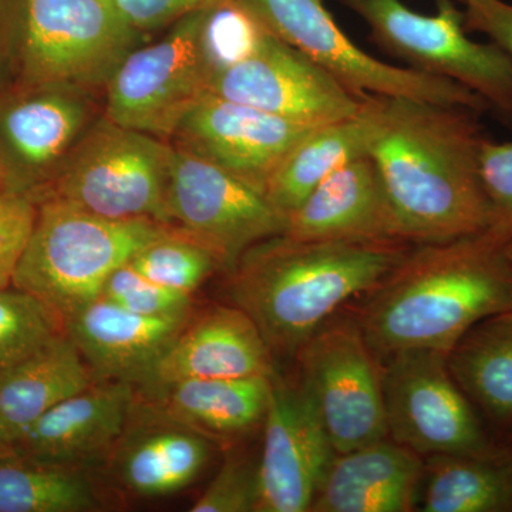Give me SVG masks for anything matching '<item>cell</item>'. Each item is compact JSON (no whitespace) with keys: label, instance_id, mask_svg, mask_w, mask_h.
I'll return each mask as SVG.
<instances>
[{"label":"cell","instance_id":"6da1fadb","mask_svg":"<svg viewBox=\"0 0 512 512\" xmlns=\"http://www.w3.org/2000/svg\"><path fill=\"white\" fill-rule=\"evenodd\" d=\"M372 113L367 156L400 238L412 245L440 244L490 231L481 113L387 96H372Z\"/></svg>","mask_w":512,"mask_h":512},{"label":"cell","instance_id":"7a4b0ae2","mask_svg":"<svg viewBox=\"0 0 512 512\" xmlns=\"http://www.w3.org/2000/svg\"><path fill=\"white\" fill-rule=\"evenodd\" d=\"M505 244L477 237L421 244L366 292L355 319L377 357L406 350L450 355L491 316L512 311V265Z\"/></svg>","mask_w":512,"mask_h":512},{"label":"cell","instance_id":"3957f363","mask_svg":"<svg viewBox=\"0 0 512 512\" xmlns=\"http://www.w3.org/2000/svg\"><path fill=\"white\" fill-rule=\"evenodd\" d=\"M410 245L275 235L241 255L227 272L225 292L229 305L254 320L274 357H293L343 303L390 274Z\"/></svg>","mask_w":512,"mask_h":512},{"label":"cell","instance_id":"277c9868","mask_svg":"<svg viewBox=\"0 0 512 512\" xmlns=\"http://www.w3.org/2000/svg\"><path fill=\"white\" fill-rule=\"evenodd\" d=\"M170 225L107 220L53 198L37 202L35 229L10 286L36 298L64 329L74 313L99 298L114 269Z\"/></svg>","mask_w":512,"mask_h":512},{"label":"cell","instance_id":"5b68a950","mask_svg":"<svg viewBox=\"0 0 512 512\" xmlns=\"http://www.w3.org/2000/svg\"><path fill=\"white\" fill-rule=\"evenodd\" d=\"M175 148L101 116L40 195L114 221L167 220Z\"/></svg>","mask_w":512,"mask_h":512},{"label":"cell","instance_id":"8992f818","mask_svg":"<svg viewBox=\"0 0 512 512\" xmlns=\"http://www.w3.org/2000/svg\"><path fill=\"white\" fill-rule=\"evenodd\" d=\"M370 30L373 42L407 67L466 87L512 130V60L495 43L468 37L464 10L436 0L424 15L402 0H339Z\"/></svg>","mask_w":512,"mask_h":512},{"label":"cell","instance_id":"52a82bcc","mask_svg":"<svg viewBox=\"0 0 512 512\" xmlns=\"http://www.w3.org/2000/svg\"><path fill=\"white\" fill-rule=\"evenodd\" d=\"M144 36L113 0H26L18 84L104 93Z\"/></svg>","mask_w":512,"mask_h":512},{"label":"cell","instance_id":"ba28073f","mask_svg":"<svg viewBox=\"0 0 512 512\" xmlns=\"http://www.w3.org/2000/svg\"><path fill=\"white\" fill-rule=\"evenodd\" d=\"M269 32L335 76L357 96L407 97L484 113L485 101L460 84L382 62L360 49L323 0H244Z\"/></svg>","mask_w":512,"mask_h":512},{"label":"cell","instance_id":"9c48e42d","mask_svg":"<svg viewBox=\"0 0 512 512\" xmlns=\"http://www.w3.org/2000/svg\"><path fill=\"white\" fill-rule=\"evenodd\" d=\"M296 357L301 367L299 386L336 453L389 437L382 366L355 316L329 319Z\"/></svg>","mask_w":512,"mask_h":512},{"label":"cell","instance_id":"30bf717a","mask_svg":"<svg viewBox=\"0 0 512 512\" xmlns=\"http://www.w3.org/2000/svg\"><path fill=\"white\" fill-rule=\"evenodd\" d=\"M202 16L204 10L184 16L157 42L128 53L104 89L107 119L170 141L185 113L210 86Z\"/></svg>","mask_w":512,"mask_h":512},{"label":"cell","instance_id":"8fae6325","mask_svg":"<svg viewBox=\"0 0 512 512\" xmlns=\"http://www.w3.org/2000/svg\"><path fill=\"white\" fill-rule=\"evenodd\" d=\"M447 353L406 350L382 367L384 416L389 437L419 456H487L495 447L476 409L460 389Z\"/></svg>","mask_w":512,"mask_h":512},{"label":"cell","instance_id":"7c38bea8","mask_svg":"<svg viewBox=\"0 0 512 512\" xmlns=\"http://www.w3.org/2000/svg\"><path fill=\"white\" fill-rule=\"evenodd\" d=\"M103 116V93L16 84L0 94V178L33 201L47 190L87 130Z\"/></svg>","mask_w":512,"mask_h":512},{"label":"cell","instance_id":"4fadbf2b","mask_svg":"<svg viewBox=\"0 0 512 512\" xmlns=\"http://www.w3.org/2000/svg\"><path fill=\"white\" fill-rule=\"evenodd\" d=\"M167 220L210 249L225 272L252 245L286 229V218L262 192L180 148L168 185Z\"/></svg>","mask_w":512,"mask_h":512},{"label":"cell","instance_id":"5bb4252c","mask_svg":"<svg viewBox=\"0 0 512 512\" xmlns=\"http://www.w3.org/2000/svg\"><path fill=\"white\" fill-rule=\"evenodd\" d=\"M208 93L312 127L356 116L367 99L272 33L254 55L214 74Z\"/></svg>","mask_w":512,"mask_h":512},{"label":"cell","instance_id":"9a60e30c","mask_svg":"<svg viewBox=\"0 0 512 512\" xmlns=\"http://www.w3.org/2000/svg\"><path fill=\"white\" fill-rule=\"evenodd\" d=\"M313 128L207 93L185 113L170 143L265 195L276 168Z\"/></svg>","mask_w":512,"mask_h":512},{"label":"cell","instance_id":"2e32d148","mask_svg":"<svg viewBox=\"0 0 512 512\" xmlns=\"http://www.w3.org/2000/svg\"><path fill=\"white\" fill-rule=\"evenodd\" d=\"M262 426L256 512L311 511L338 453L299 383H286L275 373Z\"/></svg>","mask_w":512,"mask_h":512},{"label":"cell","instance_id":"e0dca14e","mask_svg":"<svg viewBox=\"0 0 512 512\" xmlns=\"http://www.w3.org/2000/svg\"><path fill=\"white\" fill-rule=\"evenodd\" d=\"M214 447L137 390L126 429L99 471L123 497H167L200 478Z\"/></svg>","mask_w":512,"mask_h":512},{"label":"cell","instance_id":"ac0fdd59","mask_svg":"<svg viewBox=\"0 0 512 512\" xmlns=\"http://www.w3.org/2000/svg\"><path fill=\"white\" fill-rule=\"evenodd\" d=\"M136 397L131 384L97 380L30 424L15 441V453L43 463L99 471L126 429Z\"/></svg>","mask_w":512,"mask_h":512},{"label":"cell","instance_id":"d6986e66","mask_svg":"<svg viewBox=\"0 0 512 512\" xmlns=\"http://www.w3.org/2000/svg\"><path fill=\"white\" fill-rule=\"evenodd\" d=\"M274 355L258 326L234 305H217L191 316L154 370L148 386L195 379L275 375Z\"/></svg>","mask_w":512,"mask_h":512},{"label":"cell","instance_id":"ffe728a7","mask_svg":"<svg viewBox=\"0 0 512 512\" xmlns=\"http://www.w3.org/2000/svg\"><path fill=\"white\" fill-rule=\"evenodd\" d=\"M190 319L148 318L97 298L64 323V333L97 380L143 389Z\"/></svg>","mask_w":512,"mask_h":512},{"label":"cell","instance_id":"44dd1931","mask_svg":"<svg viewBox=\"0 0 512 512\" xmlns=\"http://www.w3.org/2000/svg\"><path fill=\"white\" fill-rule=\"evenodd\" d=\"M284 234L305 241H403L369 156L325 178L289 215Z\"/></svg>","mask_w":512,"mask_h":512},{"label":"cell","instance_id":"7402d4cb","mask_svg":"<svg viewBox=\"0 0 512 512\" xmlns=\"http://www.w3.org/2000/svg\"><path fill=\"white\" fill-rule=\"evenodd\" d=\"M421 456L387 439L336 454L312 512H407L423 480Z\"/></svg>","mask_w":512,"mask_h":512},{"label":"cell","instance_id":"603a6c76","mask_svg":"<svg viewBox=\"0 0 512 512\" xmlns=\"http://www.w3.org/2000/svg\"><path fill=\"white\" fill-rule=\"evenodd\" d=\"M272 377L184 380L138 393L215 446L228 447L264 423Z\"/></svg>","mask_w":512,"mask_h":512},{"label":"cell","instance_id":"cb8c5ba5","mask_svg":"<svg viewBox=\"0 0 512 512\" xmlns=\"http://www.w3.org/2000/svg\"><path fill=\"white\" fill-rule=\"evenodd\" d=\"M94 382L96 376L66 333L37 350L0 383V420L13 446L30 424Z\"/></svg>","mask_w":512,"mask_h":512},{"label":"cell","instance_id":"d4e9b609","mask_svg":"<svg viewBox=\"0 0 512 512\" xmlns=\"http://www.w3.org/2000/svg\"><path fill=\"white\" fill-rule=\"evenodd\" d=\"M372 123V96H367L356 116L313 128L276 168L265 197L288 220L325 178L350 161L367 156Z\"/></svg>","mask_w":512,"mask_h":512},{"label":"cell","instance_id":"484cf974","mask_svg":"<svg viewBox=\"0 0 512 512\" xmlns=\"http://www.w3.org/2000/svg\"><path fill=\"white\" fill-rule=\"evenodd\" d=\"M448 369L495 426L512 424V312L481 320L448 355Z\"/></svg>","mask_w":512,"mask_h":512},{"label":"cell","instance_id":"4316f807","mask_svg":"<svg viewBox=\"0 0 512 512\" xmlns=\"http://www.w3.org/2000/svg\"><path fill=\"white\" fill-rule=\"evenodd\" d=\"M424 512H512V454H436L424 464Z\"/></svg>","mask_w":512,"mask_h":512},{"label":"cell","instance_id":"83f0119b","mask_svg":"<svg viewBox=\"0 0 512 512\" xmlns=\"http://www.w3.org/2000/svg\"><path fill=\"white\" fill-rule=\"evenodd\" d=\"M99 478L92 471L10 454L0 457V512L103 510Z\"/></svg>","mask_w":512,"mask_h":512},{"label":"cell","instance_id":"f1b7e54d","mask_svg":"<svg viewBox=\"0 0 512 512\" xmlns=\"http://www.w3.org/2000/svg\"><path fill=\"white\" fill-rule=\"evenodd\" d=\"M150 281L192 295L210 276L222 271L210 249L171 224L128 261Z\"/></svg>","mask_w":512,"mask_h":512},{"label":"cell","instance_id":"f546056e","mask_svg":"<svg viewBox=\"0 0 512 512\" xmlns=\"http://www.w3.org/2000/svg\"><path fill=\"white\" fill-rule=\"evenodd\" d=\"M62 323L29 293L0 289V383L63 333Z\"/></svg>","mask_w":512,"mask_h":512},{"label":"cell","instance_id":"4dcf8cb0","mask_svg":"<svg viewBox=\"0 0 512 512\" xmlns=\"http://www.w3.org/2000/svg\"><path fill=\"white\" fill-rule=\"evenodd\" d=\"M269 35L244 0H221L205 9L201 42L212 76L254 55Z\"/></svg>","mask_w":512,"mask_h":512},{"label":"cell","instance_id":"1f68e13d","mask_svg":"<svg viewBox=\"0 0 512 512\" xmlns=\"http://www.w3.org/2000/svg\"><path fill=\"white\" fill-rule=\"evenodd\" d=\"M99 298L148 318L190 319L194 311L192 295L150 281L128 262L107 276Z\"/></svg>","mask_w":512,"mask_h":512},{"label":"cell","instance_id":"d6a6232c","mask_svg":"<svg viewBox=\"0 0 512 512\" xmlns=\"http://www.w3.org/2000/svg\"><path fill=\"white\" fill-rule=\"evenodd\" d=\"M259 461L229 453L207 490L192 504V512H256Z\"/></svg>","mask_w":512,"mask_h":512},{"label":"cell","instance_id":"836d02e7","mask_svg":"<svg viewBox=\"0 0 512 512\" xmlns=\"http://www.w3.org/2000/svg\"><path fill=\"white\" fill-rule=\"evenodd\" d=\"M37 220V204L28 195L0 190V289L9 288Z\"/></svg>","mask_w":512,"mask_h":512},{"label":"cell","instance_id":"e575fe53","mask_svg":"<svg viewBox=\"0 0 512 512\" xmlns=\"http://www.w3.org/2000/svg\"><path fill=\"white\" fill-rule=\"evenodd\" d=\"M481 174L493 207V225L488 234L507 244L512 239V141L485 140Z\"/></svg>","mask_w":512,"mask_h":512},{"label":"cell","instance_id":"d590c367","mask_svg":"<svg viewBox=\"0 0 512 512\" xmlns=\"http://www.w3.org/2000/svg\"><path fill=\"white\" fill-rule=\"evenodd\" d=\"M130 25L148 33L170 28L191 13L214 6L221 0H113Z\"/></svg>","mask_w":512,"mask_h":512},{"label":"cell","instance_id":"8d00e7d4","mask_svg":"<svg viewBox=\"0 0 512 512\" xmlns=\"http://www.w3.org/2000/svg\"><path fill=\"white\" fill-rule=\"evenodd\" d=\"M26 0H0V94L19 83Z\"/></svg>","mask_w":512,"mask_h":512},{"label":"cell","instance_id":"74e56055","mask_svg":"<svg viewBox=\"0 0 512 512\" xmlns=\"http://www.w3.org/2000/svg\"><path fill=\"white\" fill-rule=\"evenodd\" d=\"M464 28L468 33H483L503 49L512 60V5L503 0H483L466 6Z\"/></svg>","mask_w":512,"mask_h":512},{"label":"cell","instance_id":"f35d334b","mask_svg":"<svg viewBox=\"0 0 512 512\" xmlns=\"http://www.w3.org/2000/svg\"><path fill=\"white\" fill-rule=\"evenodd\" d=\"M10 454H16L15 448H13V440L3 426L2 420H0V457L10 456Z\"/></svg>","mask_w":512,"mask_h":512},{"label":"cell","instance_id":"ab89813d","mask_svg":"<svg viewBox=\"0 0 512 512\" xmlns=\"http://www.w3.org/2000/svg\"><path fill=\"white\" fill-rule=\"evenodd\" d=\"M504 252L505 255H507L508 261H510L512 265V239L505 244Z\"/></svg>","mask_w":512,"mask_h":512},{"label":"cell","instance_id":"60d3db41","mask_svg":"<svg viewBox=\"0 0 512 512\" xmlns=\"http://www.w3.org/2000/svg\"><path fill=\"white\" fill-rule=\"evenodd\" d=\"M461 3H464V6L476 5V3L483 2V0H460Z\"/></svg>","mask_w":512,"mask_h":512},{"label":"cell","instance_id":"b9f144b4","mask_svg":"<svg viewBox=\"0 0 512 512\" xmlns=\"http://www.w3.org/2000/svg\"><path fill=\"white\" fill-rule=\"evenodd\" d=\"M0 190H5V187H3V181H2V178H0Z\"/></svg>","mask_w":512,"mask_h":512},{"label":"cell","instance_id":"7bdbcfd3","mask_svg":"<svg viewBox=\"0 0 512 512\" xmlns=\"http://www.w3.org/2000/svg\"><path fill=\"white\" fill-rule=\"evenodd\" d=\"M511 454H512V448H510Z\"/></svg>","mask_w":512,"mask_h":512},{"label":"cell","instance_id":"ee69618b","mask_svg":"<svg viewBox=\"0 0 512 512\" xmlns=\"http://www.w3.org/2000/svg\"><path fill=\"white\" fill-rule=\"evenodd\" d=\"M512 312V311H511Z\"/></svg>","mask_w":512,"mask_h":512}]
</instances>
